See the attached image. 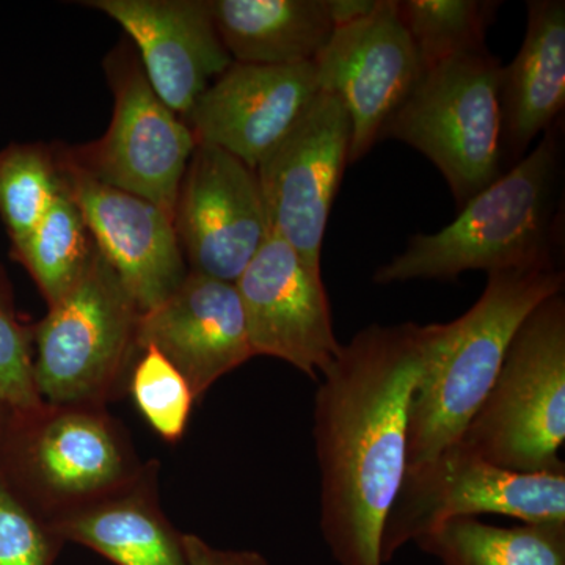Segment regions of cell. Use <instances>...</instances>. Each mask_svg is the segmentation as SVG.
<instances>
[{"mask_svg": "<svg viewBox=\"0 0 565 565\" xmlns=\"http://www.w3.org/2000/svg\"><path fill=\"white\" fill-rule=\"evenodd\" d=\"M445 323H373L341 348L316 393L321 533L338 565H384L385 519L407 473L408 408Z\"/></svg>", "mask_w": 565, "mask_h": 565, "instance_id": "6da1fadb", "label": "cell"}, {"mask_svg": "<svg viewBox=\"0 0 565 565\" xmlns=\"http://www.w3.org/2000/svg\"><path fill=\"white\" fill-rule=\"evenodd\" d=\"M561 159L557 121L444 230L408 237L405 250L379 267L373 281L456 280L467 273L556 266Z\"/></svg>", "mask_w": 565, "mask_h": 565, "instance_id": "7a4b0ae2", "label": "cell"}, {"mask_svg": "<svg viewBox=\"0 0 565 565\" xmlns=\"http://www.w3.org/2000/svg\"><path fill=\"white\" fill-rule=\"evenodd\" d=\"M564 285L557 266L492 273L478 302L445 323L441 343L412 394L407 470L462 438L492 390L516 330L539 303L564 292Z\"/></svg>", "mask_w": 565, "mask_h": 565, "instance_id": "3957f363", "label": "cell"}, {"mask_svg": "<svg viewBox=\"0 0 565 565\" xmlns=\"http://www.w3.org/2000/svg\"><path fill=\"white\" fill-rule=\"evenodd\" d=\"M565 299L548 297L516 330L459 444L516 473L565 471Z\"/></svg>", "mask_w": 565, "mask_h": 565, "instance_id": "277c9868", "label": "cell"}, {"mask_svg": "<svg viewBox=\"0 0 565 565\" xmlns=\"http://www.w3.org/2000/svg\"><path fill=\"white\" fill-rule=\"evenodd\" d=\"M501 73L503 65L487 51L424 71L382 132L381 140L404 141L437 167L457 210L503 173Z\"/></svg>", "mask_w": 565, "mask_h": 565, "instance_id": "5b68a950", "label": "cell"}, {"mask_svg": "<svg viewBox=\"0 0 565 565\" xmlns=\"http://www.w3.org/2000/svg\"><path fill=\"white\" fill-rule=\"evenodd\" d=\"M141 311L96 250L84 277L35 330L32 371L43 404L103 407L137 349Z\"/></svg>", "mask_w": 565, "mask_h": 565, "instance_id": "8992f818", "label": "cell"}, {"mask_svg": "<svg viewBox=\"0 0 565 565\" xmlns=\"http://www.w3.org/2000/svg\"><path fill=\"white\" fill-rule=\"evenodd\" d=\"M104 68L114 95L109 128L102 139L58 151L93 180L148 200L173 217L195 136L152 90L128 43L107 55Z\"/></svg>", "mask_w": 565, "mask_h": 565, "instance_id": "52a82bcc", "label": "cell"}, {"mask_svg": "<svg viewBox=\"0 0 565 565\" xmlns=\"http://www.w3.org/2000/svg\"><path fill=\"white\" fill-rule=\"evenodd\" d=\"M487 514L522 523L565 522V471L516 473L457 441L405 473L382 531V563H392L405 544H416L446 522Z\"/></svg>", "mask_w": 565, "mask_h": 565, "instance_id": "ba28073f", "label": "cell"}, {"mask_svg": "<svg viewBox=\"0 0 565 565\" xmlns=\"http://www.w3.org/2000/svg\"><path fill=\"white\" fill-rule=\"evenodd\" d=\"M352 128L344 104L319 92L256 167L270 233L321 273L327 223L349 166Z\"/></svg>", "mask_w": 565, "mask_h": 565, "instance_id": "9c48e42d", "label": "cell"}, {"mask_svg": "<svg viewBox=\"0 0 565 565\" xmlns=\"http://www.w3.org/2000/svg\"><path fill=\"white\" fill-rule=\"evenodd\" d=\"M315 65L319 90L338 96L351 120L349 163L381 141L424 74L396 0H377L366 18L334 29Z\"/></svg>", "mask_w": 565, "mask_h": 565, "instance_id": "30bf717a", "label": "cell"}, {"mask_svg": "<svg viewBox=\"0 0 565 565\" xmlns=\"http://www.w3.org/2000/svg\"><path fill=\"white\" fill-rule=\"evenodd\" d=\"M22 460L47 523L111 497L143 473L102 407L43 404L31 414Z\"/></svg>", "mask_w": 565, "mask_h": 565, "instance_id": "8fae6325", "label": "cell"}, {"mask_svg": "<svg viewBox=\"0 0 565 565\" xmlns=\"http://www.w3.org/2000/svg\"><path fill=\"white\" fill-rule=\"evenodd\" d=\"M173 223L189 270L234 285L270 234L256 170L196 143Z\"/></svg>", "mask_w": 565, "mask_h": 565, "instance_id": "7c38bea8", "label": "cell"}, {"mask_svg": "<svg viewBox=\"0 0 565 565\" xmlns=\"http://www.w3.org/2000/svg\"><path fill=\"white\" fill-rule=\"evenodd\" d=\"M253 355L274 356L311 379L326 373L343 344L334 334L322 273L270 233L234 282Z\"/></svg>", "mask_w": 565, "mask_h": 565, "instance_id": "4fadbf2b", "label": "cell"}, {"mask_svg": "<svg viewBox=\"0 0 565 565\" xmlns=\"http://www.w3.org/2000/svg\"><path fill=\"white\" fill-rule=\"evenodd\" d=\"M55 156L96 250L141 313L169 299L189 274L172 215L148 200L93 180L71 166L58 147Z\"/></svg>", "mask_w": 565, "mask_h": 565, "instance_id": "5bb4252c", "label": "cell"}, {"mask_svg": "<svg viewBox=\"0 0 565 565\" xmlns=\"http://www.w3.org/2000/svg\"><path fill=\"white\" fill-rule=\"evenodd\" d=\"M319 92L315 62L286 66L233 62L199 96L184 121L196 143L221 148L256 169Z\"/></svg>", "mask_w": 565, "mask_h": 565, "instance_id": "9a60e30c", "label": "cell"}, {"mask_svg": "<svg viewBox=\"0 0 565 565\" xmlns=\"http://www.w3.org/2000/svg\"><path fill=\"white\" fill-rule=\"evenodd\" d=\"M131 39L145 76L184 120L233 61L215 31L210 0H90Z\"/></svg>", "mask_w": 565, "mask_h": 565, "instance_id": "2e32d148", "label": "cell"}, {"mask_svg": "<svg viewBox=\"0 0 565 565\" xmlns=\"http://www.w3.org/2000/svg\"><path fill=\"white\" fill-rule=\"evenodd\" d=\"M147 348L161 352L202 399L218 379L255 356L236 286L189 270L169 299L140 315L137 349Z\"/></svg>", "mask_w": 565, "mask_h": 565, "instance_id": "e0dca14e", "label": "cell"}, {"mask_svg": "<svg viewBox=\"0 0 565 565\" xmlns=\"http://www.w3.org/2000/svg\"><path fill=\"white\" fill-rule=\"evenodd\" d=\"M503 170L559 121L565 107V2L530 0L526 35L500 85Z\"/></svg>", "mask_w": 565, "mask_h": 565, "instance_id": "ac0fdd59", "label": "cell"}, {"mask_svg": "<svg viewBox=\"0 0 565 565\" xmlns=\"http://www.w3.org/2000/svg\"><path fill=\"white\" fill-rule=\"evenodd\" d=\"M152 471L98 503L50 523L62 542L93 550L115 565H189L182 534L159 509Z\"/></svg>", "mask_w": 565, "mask_h": 565, "instance_id": "d6986e66", "label": "cell"}, {"mask_svg": "<svg viewBox=\"0 0 565 565\" xmlns=\"http://www.w3.org/2000/svg\"><path fill=\"white\" fill-rule=\"evenodd\" d=\"M215 31L233 62L302 65L334 31L329 0H210Z\"/></svg>", "mask_w": 565, "mask_h": 565, "instance_id": "ffe728a7", "label": "cell"}, {"mask_svg": "<svg viewBox=\"0 0 565 565\" xmlns=\"http://www.w3.org/2000/svg\"><path fill=\"white\" fill-rule=\"evenodd\" d=\"M416 545L444 565H565V522L503 527L456 519Z\"/></svg>", "mask_w": 565, "mask_h": 565, "instance_id": "44dd1931", "label": "cell"}, {"mask_svg": "<svg viewBox=\"0 0 565 565\" xmlns=\"http://www.w3.org/2000/svg\"><path fill=\"white\" fill-rule=\"evenodd\" d=\"M95 253L92 234L66 188L25 243L13 250L50 307L84 277Z\"/></svg>", "mask_w": 565, "mask_h": 565, "instance_id": "7402d4cb", "label": "cell"}, {"mask_svg": "<svg viewBox=\"0 0 565 565\" xmlns=\"http://www.w3.org/2000/svg\"><path fill=\"white\" fill-rule=\"evenodd\" d=\"M500 7L494 0H396L424 71L459 55L486 52L487 31Z\"/></svg>", "mask_w": 565, "mask_h": 565, "instance_id": "603a6c76", "label": "cell"}, {"mask_svg": "<svg viewBox=\"0 0 565 565\" xmlns=\"http://www.w3.org/2000/svg\"><path fill=\"white\" fill-rule=\"evenodd\" d=\"M63 188L54 147L14 143L0 151V218L13 250L31 236Z\"/></svg>", "mask_w": 565, "mask_h": 565, "instance_id": "cb8c5ba5", "label": "cell"}, {"mask_svg": "<svg viewBox=\"0 0 565 565\" xmlns=\"http://www.w3.org/2000/svg\"><path fill=\"white\" fill-rule=\"evenodd\" d=\"M129 392L145 422L159 437L177 444L191 418L193 396L184 375L154 348L141 349Z\"/></svg>", "mask_w": 565, "mask_h": 565, "instance_id": "d4e9b609", "label": "cell"}, {"mask_svg": "<svg viewBox=\"0 0 565 565\" xmlns=\"http://www.w3.org/2000/svg\"><path fill=\"white\" fill-rule=\"evenodd\" d=\"M62 544L0 479V565H54Z\"/></svg>", "mask_w": 565, "mask_h": 565, "instance_id": "484cf974", "label": "cell"}, {"mask_svg": "<svg viewBox=\"0 0 565 565\" xmlns=\"http://www.w3.org/2000/svg\"><path fill=\"white\" fill-rule=\"evenodd\" d=\"M28 330L0 300V405L14 414H31L43 405L32 371Z\"/></svg>", "mask_w": 565, "mask_h": 565, "instance_id": "4316f807", "label": "cell"}, {"mask_svg": "<svg viewBox=\"0 0 565 565\" xmlns=\"http://www.w3.org/2000/svg\"><path fill=\"white\" fill-rule=\"evenodd\" d=\"M182 544L189 565H270L258 552L215 548L195 534H182Z\"/></svg>", "mask_w": 565, "mask_h": 565, "instance_id": "83f0119b", "label": "cell"}, {"mask_svg": "<svg viewBox=\"0 0 565 565\" xmlns=\"http://www.w3.org/2000/svg\"><path fill=\"white\" fill-rule=\"evenodd\" d=\"M377 0H329L334 29L363 20L375 9Z\"/></svg>", "mask_w": 565, "mask_h": 565, "instance_id": "f1b7e54d", "label": "cell"}]
</instances>
